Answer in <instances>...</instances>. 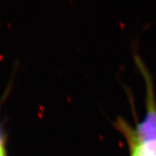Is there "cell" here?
<instances>
[{
  "label": "cell",
  "instance_id": "cell-1",
  "mask_svg": "<svg viewBox=\"0 0 156 156\" xmlns=\"http://www.w3.org/2000/svg\"><path fill=\"white\" fill-rule=\"evenodd\" d=\"M135 62L141 73L146 86V109L143 117L131 124L118 117L114 126L126 140L129 156H156V95L153 77L140 57L134 55Z\"/></svg>",
  "mask_w": 156,
  "mask_h": 156
},
{
  "label": "cell",
  "instance_id": "cell-2",
  "mask_svg": "<svg viewBox=\"0 0 156 156\" xmlns=\"http://www.w3.org/2000/svg\"><path fill=\"white\" fill-rule=\"evenodd\" d=\"M0 148H5V146H4V138H3V134H2L1 127H0Z\"/></svg>",
  "mask_w": 156,
  "mask_h": 156
},
{
  "label": "cell",
  "instance_id": "cell-3",
  "mask_svg": "<svg viewBox=\"0 0 156 156\" xmlns=\"http://www.w3.org/2000/svg\"><path fill=\"white\" fill-rule=\"evenodd\" d=\"M0 156H6L5 149V148H0Z\"/></svg>",
  "mask_w": 156,
  "mask_h": 156
}]
</instances>
